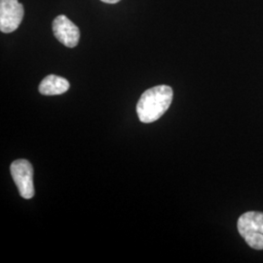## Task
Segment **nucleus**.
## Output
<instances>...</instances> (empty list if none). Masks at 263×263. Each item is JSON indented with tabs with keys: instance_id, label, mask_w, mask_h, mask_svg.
<instances>
[{
	"instance_id": "obj_1",
	"label": "nucleus",
	"mask_w": 263,
	"mask_h": 263,
	"mask_svg": "<svg viewBox=\"0 0 263 263\" xmlns=\"http://www.w3.org/2000/svg\"><path fill=\"white\" fill-rule=\"evenodd\" d=\"M173 97V89L167 85H159L146 90L137 104L139 119L142 123L158 120L169 109Z\"/></svg>"
},
{
	"instance_id": "obj_2",
	"label": "nucleus",
	"mask_w": 263,
	"mask_h": 263,
	"mask_svg": "<svg viewBox=\"0 0 263 263\" xmlns=\"http://www.w3.org/2000/svg\"><path fill=\"white\" fill-rule=\"evenodd\" d=\"M239 234L246 243L257 251L263 250V213L247 212L237 222Z\"/></svg>"
},
{
	"instance_id": "obj_3",
	"label": "nucleus",
	"mask_w": 263,
	"mask_h": 263,
	"mask_svg": "<svg viewBox=\"0 0 263 263\" xmlns=\"http://www.w3.org/2000/svg\"><path fill=\"white\" fill-rule=\"evenodd\" d=\"M10 171L12 178L14 179L20 195L24 199H31L34 196L33 185V168L32 165L26 159H18L14 161Z\"/></svg>"
},
{
	"instance_id": "obj_4",
	"label": "nucleus",
	"mask_w": 263,
	"mask_h": 263,
	"mask_svg": "<svg viewBox=\"0 0 263 263\" xmlns=\"http://www.w3.org/2000/svg\"><path fill=\"white\" fill-rule=\"evenodd\" d=\"M25 10L18 0H0V30L10 33L19 28Z\"/></svg>"
},
{
	"instance_id": "obj_5",
	"label": "nucleus",
	"mask_w": 263,
	"mask_h": 263,
	"mask_svg": "<svg viewBox=\"0 0 263 263\" xmlns=\"http://www.w3.org/2000/svg\"><path fill=\"white\" fill-rule=\"evenodd\" d=\"M53 33L55 37L65 46L74 48L80 39V30L73 22L66 15H59L53 21Z\"/></svg>"
},
{
	"instance_id": "obj_6",
	"label": "nucleus",
	"mask_w": 263,
	"mask_h": 263,
	"mask_svg": "<svg viewBox=\"0 0 263 263\" xmlns=\"http://www.w3.org/2000/svg\"><path fill=\"white\" fill-rule=\"evenodd\" d=\"M69 89V82L61 76L50 74L46 76L39 84L38 90L44 96L65 94Z\"/></svg>"
},
{
	"instance_id": "obj_7",
	"label": "nucleus",
	"mask_w": 263,
	"mask_h": 263,
	"mask_svg": "<svg viewBox=\"0 0 263 263\" xmlns=\"http://www.w3.org/2000/svg\"><path fill=\"white\" fill-rule=\"evenodd\" d=\"M101 1L104 2V3H107V4H115V3H118L121 0H101Z\"/></svg>"
}]
</instances>
